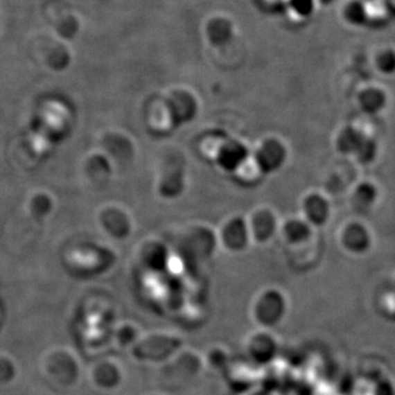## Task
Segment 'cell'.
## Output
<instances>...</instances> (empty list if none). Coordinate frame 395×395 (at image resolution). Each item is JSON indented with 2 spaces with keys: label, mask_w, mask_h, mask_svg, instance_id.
<instances>
[{
  "label": "cell",
  "mask_w": 395,
  "mask_h": 395,
  "mask_svg": "<svg viewBox=\"0 0 395 395\" xmlns=\"http://www.w3.org/2000/svg\"><path fill=\"white\" fill-rule=\"evenodd\" d=\"M340 150L347 153H355L359 159L364 161H371L376 154L374 142L367 139L362 133L353 129L342 132L340 137Z\"/></svg>",
  "instance_id": "6da1fadb"
},
{
  "label": "cell",
  "mask_w": 395,
  "mask_h": 395,
  "mask_svg": "<svg viewBox=\"0 0 395 395\" xmlns=\"http://www.w3.org/2000/svg\"><path fill=\"white\" fill-rule=\"evenodd\" d=\"M286 150L276 141H268L257 153V163L265 171L276 170L285 161Z\"/></svg>",
  "instance_id": "7a4b0ae2"
},
{
  "label": "cell",
  "mask_w": 395,
  "mask_h": 395,
  "mask_svg": "<svg viewBox=\"0 0 395 395\" xmlns=\"http://www.w3.org/2000/svg\"><path fill=\"white\" fill-rule=\"evenodd\" d=\"M246 156H247V153H246L245 148L243 145H240V143H229V144L222 148L221 152H220L219 163L221 164L223 168L232 170V169L240 166V164L245 159Z\"/></svg>",
  "instance_id": "3957f363"
},
{
  "label": "cell",
  "mask_w": 395,
  "mask_h": 395,
  "mask_svg": "<svg viewBox=\"0 0 395 395\" xmlns=\"http://www.w3.org/2000/svg\"><path fill=\"white\" fill-rule=\"evenodd\" d=\"M224 242L232 249H242L247 243V229L242 220H234L224 231Z\"/></svg>",
  "instance_id": "277c9868"
},
{
  "label": "cell",
  "mask_w": 395,
  "mask_h": 395,
  "mask_svg": "<svg viewBox=\"0 0 395 395\" xmlns=\"http://www.w3.org/2000/svg\"><path fill=\"white\" fill-rule=\"evenodd\" d=\"M328 204L323 198L312 195L306 202V213L314 224H323L328 216Z\"/></svg>",
  "instance_id": "5b68a950"
},
{
  "label": "cell",
  "mask_w": 395,
  "mask_h": 395,
  "mask_svg": "<svg viewBox=\"0 0 395 395\" xmlns=\"http://www.w3.org/2000/svg\"><path fill=\"white\" fill-rule=\"evenodd\" d=\"M274 216L268 212L257 214L253 220V232L259 240H265L274 232Z\"/></svg>",
  "instance_id": "8992f818"
},
{
  "label": "cell",
  "mask_w": 395,
  "mask_h": 395,
  "mask_svg": "<svg viewBox=\"0 0 395 395\" xmlns=\"http://www.w3.org/2000/svg\"><path fill=\"white\" fill-rule=\"evenodd\" d=\"M345 244L353 252H362L366 249L369 244L366 229L359 225L349 227L345 233Z\"/></svg>",
  "instance_id": "52a82bcc"
},
{
  "label": "cell",
  "mask_w": 395,
  "mask_h": 395,
  "mask_svg": "<svg viewBox=\"0 0 395 395\" xmlns=\"http://www.w3.org/2000/svg\"><path fill=\"white\" fill-rule=\"evenodd\" d=\"M286 233H287L288 238L292 242H302L308 238L310 229L303 222L293 221L287 224Z\"/></svg>",
  "instance_id": "ba28073f"
},
{
  "label": "cell",
  "mask_w": 395,
  "mask_h": 395,
  "mask_svg": "<svg viewBox=\"0 0 395 395\" xmlns=\"http://www.w3.org/2000/svg\"><path fill=\"white\" fill-rule=\"evenodd\" d=\"M357 195H358L359 200L362 203H370L374 200V188L369 184H364L359 187L358 191H357Z\"/></svg>",
  "instance_id": "9c48e42d"
},
{
  "label": "cell",
  "mask_w": 395,
  "mask_h": 395,
  "mask_svg": "<svg viewBox=\"0 0 395 395\" xmlns=\"http://www.w3.org/2000/svg\"><path fill=\"white\" fill-rule=\"evenodd\" d=\"M383 6L380 1H370L367 6V12L372 17H378L383 12Z\"/></svg>",
  "instance_id": "30bf717a"
}]
</instances>
